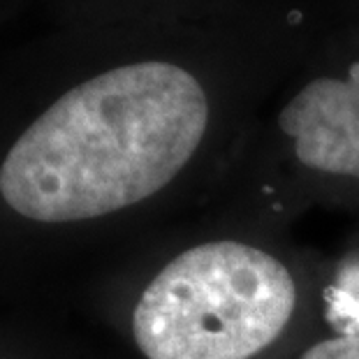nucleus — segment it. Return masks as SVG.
<instances>
[{"label": "nucleus", "mask_w": 359, "mask_h": 359, "mask_svg": "<svg viewBox=\"0 0 359 359\" xmlns=\"http://www.w3.org/2000/svg\"><path fill=\"white\" fill-rule=\"evenodd\" d=\"M209 100L165 60L111 67L42 111L0 165V195L37 223H77L163 190L195 156Z\"/></svg>", "instance_id": "f257e3e1"}, {"label": "nucleus", "mask_w": 359, "mask_h": 359, "mask_svg": "<svg viewBox=\"0 0 359 359\" xmlns=\"http://www.w3.org/2000/svg\"><path fill=\"white\" fill-rule=\"evenodd\" d=\"M297 304L287 266L262 248L211 241L183 250L133 313L147 359H250L283 334Z\"/></svg>", "instance_id": "f03ea898"}, {"label": "nucleus", "mask_w": 359, "mask_h": 359, "mask_svg": "<svg viewBox=\"0 0 359 359\" xmlns=\"http://www.w3.org/2000/svg\"><path fill=\"white\" fill-rule=\"evenodd\" d=\"M278 126L302 165L359 179V60L346 77L309 81L283 107Z\"/></svg>", "instance_id": "7ed1b4c3"}, {"label": "nucleus", "mask_w": 359, "mask_h": 359, "mask_svg": "<svg viewBox=\"0 0 359 359\" xmlns=\"http://www.w3.org/2000/svg\"><path fill=\"white\" fill-rule=\"evenodd\" d=\"M302 359H359V336H336L316 343L302 355Z\"/></svg>", "instance_id": "20e7f679"}]
</instances>
